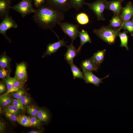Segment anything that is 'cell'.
<instances>
[{"label":"cell","instance_id":"3","mask_svg":"<svg viewBox=\"0 0 133 133\" xmlns=\"http://www.w3.org/2000/svg\"><path fill=\"white\" fill-rule=\"evenodd\" d=\"M107 1V0H98L92 3L85 2L84 4L93 11L98 20L103 21L105 19L103 13L106 9Z\"/></svg>","mask_w":133,"mask_h":133},{"label":"cell","instance_id":"27","mask_svg":"<svg viewBox=\"0 0 133 133\" xmlns=\"http://www.w3.org/2000/svg\"><path fill=\"white\" fill-rule=\"evenodd\" d=\"M20 110L15 106L9 105L6 107L2 111L3 113H9L18 115Z\"/></svg>","mask_w":133,"mask_h":133},{"label":"cell","instance_id":"33","mask_svg":"<svg viewBox=\"0 0 133 133\" xmlns=\"http://www.w3.org/2000/svg\"><path fill=\"white\" fill-rule=\"evenodd\" d=\"M11 93V96L17 99H20L22 96L26 94L25 91L23 89Z\"/></svg>","mask_w":133,"mask_h":133},{"label":"cell","instance_id":"10","mask_svg":"<svg viewBox=\"0 0 133 133\" xmlns=\"http://www.w3.org/2000/svg\"><path fill=\"white\" fill-rule=\"evenodd\" d=\"M100 66L96 64L91 58L83 60L80 65L83 71L87 70L92 72L97 71L100 67Z\"/></svg>","mask_w":133,"mask_h":133},{"label":"cell","instance_id":"13","mask_svg":"<svg viewBox=\"0 0 133 133\" xmlns=\"http://www.w3.org/2000/svg\"><path fill=\"white\" fill-rule=\"evenodd\" d=\"M67 51L64 55V58L67 63L69 65L73 63L74 58L79 53L73 44V42L66 47Z\"/></svg>","mask_w":133,"mask_h":133},{"label":"cell","instance_id":"23","mask_svg":"<svg viewBox=\"0 0 133 133\" xmlns=\"http://www.w3.org/2000/svg\"><path fill=\"white\" fill-rule=\"evenodd\" d=\"M78 23L81 25H85L87 24L89 20L88 16L84 13L82 12L78 14L76 17Z\"/></svg>","mask_w":133,"mask_h":133},{"label":"cell","instance_id":"31","mask_svg":"<svg viewBox=\"0 0 133 133\" xmlns=\"http://www.w3.org/2000/svg\"><path fill=\"white\" fill-rule=\"evenodd\" d=\"M11 104L15 106L20 110H25V107L22 103L20 99H12Z\"/></svg>","mask_w":133,"mask_h":133},{"label":"cell","instance_id":"38","mask_svg":"<svg viewBox=\"0 0 133 133\" xmlns=\"http://www.w3.org/2000/svg\"><path fill=\"white\" fill-rule=\"evenodd\" d=\"M5 128V122L1 119L0 120V133L4 132Z\"/></svg>","mask_w":133,"mask_h":133},{"label":"cell","instance_id":"42","mask_svg":"<svg viewBox=\"0 0 133 133\" xmlns=\"http://www.w3.org/2000/svg\"><path fill=\"white\" fill-rule=\"evenodd\" d=\"M130 20L133 23V16L131 18V19Z\"/></svg>","mask_w":133,"mask_h":133},{"label":"cell","instance_id":"17","mask_svg":"<svg viewBox=\"0 0 133 133\" xmlns=\"http://www.w3.org/2000/svg\"><path fill=\"white\" fill-rule=\"evenodd\" d=\"M123 21L119 15H114L110 20L109 26L120 31L122 29Z\"/></svg>","mask_w":133,"mask_h":133},{"label":"cell","instance_id":"19","mask_svg":"<svg viewBox=\"0 0 133 133\" xmlns=\"http://www.w3.org/2000/svg\"><path fill=\"white\" fill-rule=\"evenodd\" d=\"M128 32L127 31L125 30L122 32H120L118 35L121 42L120 46L125 47L127 50L129 49L128 46V36L127 34Z\"/></svg>","mask_w":133,"mask_h":133},{"label":"cell","instance_id":"45","mask_svg":"<svg viewBox=\"0 0 133 133\" xmlns=\"http://www.w3.org/2000/svg\"></svg>","mask_w":133,"mask_h":133},{"label":"cell","instance_id":"20","mask_svg":"<svg viewBox=\"0 0 133 133\" xmlns=\"http://www.w3.org/2000/svg\"><path fill=\"white\" fill-rule=\"evenodd\" d=\"M70 65L73 79H84L83 72L80 70V69L73 63L70 64Z\"/></svg>","mask_w":133,"mask_h":133},{"label":"cell","instance_id":"36","mask_svg":"<svg viewBox=\"0 0 133 133\" xmlns=\"http://www.w3.org/2000/svg\"><path fill=\"white\" fill-rule=\"evenodd\" d=\"M46 0H33V4L35 8H38L44 4Z\"/></svg>","mask_w":133,"mask_h":133},{"label":"cell","instance_id":"39","mask_svg":"<svg viewBox=\"0 0 133 133\" xmlns=\"http://www.w3.org/2000/svg\"><path fill=\"white\" fill-rule=\"evenodd\" d=\"M0 105L3 107H6L9 105L1 96L0 97Z\"/></svg>","mask_w":133,"mask_h":133},{"label":"cell","instance_id":"25","mask_svg":"<svg viewBox=\"0 0 133 133\" xmlns=\"http://www.w3.org/2000/svg\"><path fill=\"white\" fill-rule=\"evenodd\" d=\"M122 29L127 31L131 36H133V23L131 20L123 22Z\"/></svg>","mask_w":133,"mask_h":133},{"label":"cell","instance_id":"14","mask_svg":"<svg viewBox=\"0 0 133 133\" xmlns=\"http://www.w3.org/2000/svg\"><path fill=\"white\" fill-rule=\"evenodd\" d=\"M66 43L64 39L49 44L47 46V50L44 54V56L50 55L58 50L61 47L63 46L66 47Z\"/></svg>","mask_w":133,"mask_h":133},{"label":"cell","instance_id":"43","mask_svg":"<svg viewBox=\"0 0 133 133\" xmlns=\"http://www.w3.org/2000/svg\"><path fill=\"white\" fill-rule=\"evenodd\" d=\"M10 0V1H12V0Z\"/></svg>","mask_w":133,"mask_h":133},{"label":"cell","instance_id":"7","mask_svg":"<svg viewBox=\"0 0 133 133\" xmlns=\"http://www.w3.org/2000/svg\"><path fill=\"white\" fill-rule=\"evenodd\" d=\"M2 20L0 23V33L7 38L6 31L12 28H17L18 26L12 17L9 16L6 17Z\"/></svg>","mask_w":133,"mask_h":133},{"label":"cell","instance_id":"30","mask_svg":"<svg viewBox=\"0 0 133 133\" xmlns=\"http://www.w3.org/2000/svg\"><path fill=\"white\" fill-rule=\"evenodd\" d=\"M22 104L25 107H27L30 105L32 99L30 97L26 94L24 95L20 99Z\"/></svg>","mask_w":133,"mask_h":133},{"label":"cell","instance_id":"40","mask_svg":"<svg viewBox=\"0 0 133 133\" xmlns=\"http://www.w3.org/2000/svg\"><path fill=\"white\" fill-rule=\"evenodd\" d=\"M6 90L5 85L3 83H0V93L4 92Z\"/></svg>","mask_w":133,"mask_h":133},{"label":"cell","instance_id":"2","mask_svg":"<svg viewBox=\"0 0 133 133\" xmlns=\"http://www.w3.org/2000/svg\"><path fill=\"white\" fill-rule=\"evenodd\" d=\"M120 31L114 29L108 26L95 29L93 33L102 40L109 45L114 44Z\"/></svg>","mask_w":133,"mask_h":133},{"label":"cell","instance_id":"32","mask_svg":"<svg viewBox=\"0 0 133 133\" xmlns=\"http://www.w3.org/2000/svg\"><path fill=\"white\" fill-rule=\"evenodd\" d=\"M29 117L32 126L38 127L40 126L41 121L36 116H30Z\"/></svg>","mask_w":133,"mask_h":133},{"label":"cell","instance_id":"28","mask_svg":"<svg viewBox=\"0 0 133 133\" xmlns=\"http://www.w3.org/2000/svg\"><path fill=\"white\" fill-rule=\"evenodd\" d=\"M27 112L29 116H36L39 108L34 105H30L27 107Z\"/></svg>","mask_w":133,"mask_h":133},{"label":"cell","instance_id":"16","mask_svg":"<svg viewBox=\"0 0 133 133\" xmlns=\"http://www.w3.org/2000/svg\"><path fill=\"white\" fill-rule=\"evenodd\" d=\"M78 36L80 38V45L77 49L79 53L80 51L83 46L87 43H91V40L87 31L83 29L79 32Z\"/></svg>","mask_w":133,"mask_h":133},{"label":"cell","instance_id":"41","mask_svg":"<svg viewBox=\"0 0 133 133\" xmlns=\"http://www.w3.org/2000/svg\"><path fill=\"white\" fill-rule=\"evenodd\" d=\"M41 132L40 130L32 131L29 132V133H41Z\"/></svg>","mask_w":133,"mask_h":133},{"label":"cell","instance_id":"5","mask_svg":"<svg viewBox=\"0 0 133 133\" xmlns=\"http://www.w3.org/2000/svg\"><path fill=\"white\" fill-rule=\"evenodd\" d=\"M58 24L64 33L71 38L72 42L78 36L79 25L66 22H60Z\"/></svg>","mask_w":133,"mask_h":133},{"label":"cell","instance_id":"9","mask_svg":"<svg viewBox=\"0 0 133 133\" xmlns=\"http://www.w3.org/2000/svg\"><path fill=\"white\" fill-rule=\"evenodd\" d=\"M15 77L20 82L25 83L26 81L27 74L26 66L24 63H20L17 65Z\"/></svg>","mask_w":133,"mask_h":133},{"label":"cell","instance_id":"1","mask_svg":"<svg viewBox=\"0 0 133 133\" xmlns=\"http://www.w3.org/2000/svg\"><path fill=\"white\" fill-rule=\"evenodd\" d=\"M34 21L43 29L50 30L65 18L64 13L56 9L45 4L35 9L33 16Z\"/></svg>","mask_w":133,"mask_h":133},{"label":"cell","instance_id":"21","mask_svg":"<svg viewBox=\"0 0 133 133\" xmlns=\"http://www.w3.org/2000/svg\"><path fill=\"white\" fill-rule=\"evenodd\" d=\"M36 116L41 122H44L48 121L50 117L48 111L42 108H39Z\"/></svg>","mask_w":133,"mask_h":133},{"label":"cell","instance_id":"4","mask_svg":"<svg viewBox=\"0 0 133 133\" xmlns=\"http://www.w3.org/2000/svg\"><path fill=\"white\" fill-rule=\"evenodd\" d=\"M33 0H22L16 5L11 6V9L19 13L23 17L35 12L32 4Z\"/></svg>","mask_w":133,"mask_h":133},{"label":"cell","instance_id":"34","mask_svg":"<svg viewBox=\"0 0 133 133\" xmlns=\"http://www.w3.org/2000/svg\"><path fill=\"white\" fill-rule=\"evenodd\" d=\"M9 64V60L7 57L3 55L0 58V66L1 68H5L7 67Z\"/></svg>","mask_w":133,"mask_h":133},{"label":"cell","instance_id":"11","mask_svg":"<svg viewBox=\"0 0 133 133\" xmlns=\"http://www.w3.org/2000/svg\"><path fill=\"white\" fill-rule=\"evenodd\" d=\"M121 0H113L107 1L106 9L113 12L114 15H120L123 7L122 6Z\"/></svg>","mask_w":133,"mask_h":133},{"label":"cell","instance_id":"18","mask_svg":"<svg viewBox=\"0 0 133 133\" xmlns=\"http://www.w3.org/2000/svg\"><path fill=\"white\" fill-rule=\"evenodd\" d=\"M106 50H98L94 53L91 58L97 64L100 65L104 60Z\"/></svg>","mask_w":133,"mask_h":133},{"label":"cell","instance_id":"15","mask_svg":"<svg viewBox=\"0 0 133 133\" xmlns=\"http://www.w3.org/2000/svg\"><path fill=\"white\" fill-rule=\"evenodd\" d=\"M11 1L10 0H0V18L2 20L9 16L11 9Z\"/></svg>","mask_w":133,"mask_h":133},{"label":"cell","instance_id":"44","mask_svg":"<svg viewBox=\"0 0 133 133\" xmlns=\"http://www.w3.org/2000/svg\"><path fill=\"white\" fill-rule=\"evenodd\" d=\"M122 0V1H124V0Z\"/></svg>","mask_w":133,"mask_h":133},{"label":"cell","instance_id":"8","mask_svg":"<svg viewBox=\"0 0 133 133\" xmlns=\"http://www.w3.org/2000/svg\"><path fill=\"white\" fill-rule=\"evenodd\" d=\"M84 79L85 82L86 83L92 84L96 86H99L100 84L103 83L102 80L108 77V75L104 78H100L95 75L92 71L84 70L83 71Z\"/></svg>","mask_w":133,"mask_h":133},{"label":"cell","instance_id":"35","mask_svg":"<svg viewBox=\"0 0 133 133\" xmlns=\"http://www.w3.org/2000/svg\"><path fill=\"white\" fill-rule=\"evenodd\" d=\"M6 117L12 121H17V115L9 113H4Z\"/></svg>","mask_w":133,"mask_h":133},{"label":"cell","instance_id":"22","mask_svg":"<svg viewBox=\"0 0 133 133\" xmlns=\"http://www.w3.org/2000/svg\"><path fill=\"white\" fill-rule=\"evenodd\" d=\"M17 122L21 125L25 127L32 126L29 116L24 115H18Z\"/></svg>","mask_w":133,"mask_h":133},{"label":"cell","instance_id":"26","mask_svg":"<svg viewBox=\"0 0 133 133\" xmlns=\"http://www.w3.org/2000/svg\"><path fill=\"white\" fill-rule=\"evenodd\" d=\"M24 83L20 82L17 80L13 84L11 89L7 91L6 93L9 94L22 89L24 86Z\"/></svg>","mask_w":133,"mask_h":133},{"label":"cell","instance_id":"29","mask_svg":"<svg viewBox=\"0 0 133 133\" xmlns=\"http://www.w3.org/2000/svg\"><path fill=\"white\" fill-rule=\"evenodd\" d=\"M4 80L6 85L7 91H8L11 89L13 84L17 80L15 77H10L7 79H4Z\"/></svg>","mask_w":133,"mask_h":133},{"label":"cell","instance_id":"37","mask_svg":"<svg viewBox=\"0 0 133 133\" xmlns=\"http://www.w3.org/2000/svg\"><path fill=\"white\" fill-rule=\"evenodd\" d=\"M8 71L4 68H1L0 70V78L1 79H3L7 75Z\"/></svg>","mask_w":133,"mask_h":133},{"label":"cell","instance_id":"12","mask_svg":"<svg viewBox=\"0 0 133 133\" xmlns=\"http://www.w3.org/2000/svg\"><path fill=\"white\" fill-rule=\"evenodd\" d=\"M123 22L130 20L133 16V4L129 1L123 7L120 15Z\"/></svg>","mask_w":133,"mask_h":133},{"label":"cell","instance_id":"6","mask_svg":"<svg viewBox=\"0 0 133 133\" xmlns=\"http://www.w3.org/2000/svg\"><path fill=\"white\" fill-rule=\"evenodd\" d=\"M45 4L64 13L72 8L69 0H46Z\"/></svg>","mask_w":133,"mask_h":133},{"label":"cell","instance_id":"24","mask_svg":"<svg viewBox=\"0 0 133 133\" xmlns=\"http://www.w3.org/2000/svg\"><path fill=\"white\" fill-rule=\"evenodd\" d=\"M72 8L79 11L84 4L85 0H69Z\"/></svg>","mask_w":133,"mask_h":133}]
</instances>
